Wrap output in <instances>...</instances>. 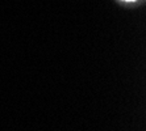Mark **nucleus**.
<instances>
[{
	"label": "nucleus",
	"instance_id": "obj_1",
	"mask_svg": "<svg viewBox=\"0 0 146 131\" xmlns=\"http://www.w3.org/2000/svg\"><path fill=\"white\" fill-rule=\"evenodd\" d=\"M128 1H133V0H128Z\"/></svg>",
	"mask_w": 146,
	"mask_h": 131
}]
</instances>
